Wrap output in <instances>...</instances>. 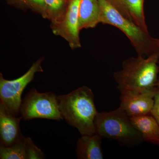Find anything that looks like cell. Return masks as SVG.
I'll return each instance as SVG.
<instances>
[{"label":"cell","instance_id":"cell-1","mask_svg":"<svg viewBox=\"0 0 159 159\" xmlns=\"http://www.w3.org/2000/svg\"><path fill=\"white\" fill-rule=\"evenodd\" d=\"M57 99L61 116L69 124L81 135L96 134L95 121L99 112L91 89L83 86L70 93L57 96Z\"/></svg>","mask_w":159,"mask_h":159},{"label":"cell","instance_id":"cell-2","mask_svg":"<svg viewBox=\"0 0 159 159\" xmlns=\"http://www.w3.org/2000/svg\"><path fill=\"white\" fill-rule=\"evenodd\" d=\"M159 52L148 57L138 55L125 60L113 77L120 93L146 90L156 87L159 74Z\"/></svg>","mask_w":159,"mask_h":159},{"label":"cell","instance_id":"cell-3","mask_svg":"<svg viewBox=\"0 0 159 159\" xmlns=\"http://www.w3.org/2000/svg\"><path fill=\"white\" fill-rule=\"evenodd\" d=\"M100 23L118 28L127 36L138 55L148 57L159 50L148 31H144L124 16L107 0H98Z\"/></svg>","mask_w":159,"mask_h":159},{"label":"cell","instance_id":"cell-4","mask_svg":"<svg viewBox=\"0 0 159 159\" xmlns=\"http://www.w3.org/2000/svg\"><path fill=\"white\" fill-rule=\"evenodd\" d=\"M95 126L96 134L122 145L133 146L143 141L130 118L119 107L115 110L98 113Z\"/></svg>","mask_w":159,"mask_h":159},{"label":"cell","instance_id":"cell-5","mask_svg":"<svg viewBox=\"0 0 159 159\" xmlns=\"http://www.w3.org/2000/svg\"><path fill=\"white\" fill-rule=\"evenodd\" d=\"M20 113L25 120L43 119L60 121L63 119L57 95L51 92L40 93L35 89L29 91L23 99Z\"/></svg>","mask_w":159,"mask_h":159},{"label":"cell","instance_id":"cell-6","mask_svg":"<svg viewBox=\"0 0 159 159\" xmlns=\"http://www.w3.org/2000/svg\"><path fill=\"white\" fill-rule=\"evenodd\" d=\"M43 60V58L38 60L25 74L17 79L7 80L0 74V102L15 116L17 117L20 113L24 89L34 79L36 73L43 72L41 66Z\"/></svg>","mask_w":159,"mask_h":159},{"label":"cell","instance_id":"cell-7","mask_svg":"<svg viewBox=\"0 0 159 159\" xmlns=\"http://www.w3.org/2000/svg\"><path fill=\"white\" fill-rule=\"evenodd\" d=\"M157 87L142 91H129L120 93L119 107L129 118L150 114Z\"/></svg>","mask_w":159,"mask_h":159},{"label":"cell","instance_id":"cell-8","mask_svg":"<svg viewBox=\"0 0 159 159\" xmlns=\"http://www.w3.org/2000/svg\"><path fill=\"white\" fill-rule=\"evenodd\" d=\"M81 0H70L64 17L54 27V34L67 41L72 49L81 47L79 37V10Z\"/></svg>","mask_w":159,"mask_h":159},{"label":"cell","instance_id":"cell-9","mask_svg":"<svg viewBox=\"0 0 159 159\" xmlns=\"http://www.w3.org/2000/svg\"><path fill=\"white\" fill-rule=\"evenodd\" d=\"M22 117L15 116L0 102L1 145L11 146L23 135L20 129Z\"/></svg>","mask_w":159,"mask_h":159},{"label":"cell","instance_id":"cell-10","mask_svg":"<svg viewBox=\"0 0 159 159\" xmlns=\"http://www.w3.org/2000/svg\"><path fill=\"white\" fill-rule=\"evenodd\" d=\"M101 139L102 137L97 134L81 135L77 143V159H103Z\"/></svg>","mask_w":159,"mask_h":159},{"label":"cell","instance_id":"cell-11","mask_svg":"<svg viewBox=\"0 0 159 159\" xmlns=\"http://www.w3.org/2000/svg\"><path fill=\"white\" fill-rule=\"evenodd\" d=\"M130 119L143 140L159 147V124L151 114Z\"/></svg>","mask_w":159,"mask_h":159},{"label":"cell","instance_id":"cell-12","mask_svg":"<svg viewBox=\"0 0 159 159\" xmlns=\"http://www.w3.org/2000/svg\"><path fill=\"white\" fill-rule=\"evenodd\" d=\"M98 0H81L79 10V29L94 28L100 21Z\"/></svg>","mask_w":159,"mask_h":159},{"label":"cell","instance_id":"cell-13","mask_svg":"<svg viewBox=\"0 0 159 159\" xmlns=\"http://www.w3.org/2000/svg\"><path fill=\"white\" fill-rule=\"evenodd\" d=\"M124 1L133 21L144 31H148L144 13V0Z\"/></svg>","mask_w":159,"mask_h":159},{"label":"cell","instance_id":"cell-14","mask_svg":"<svg viewBox=\"0 0 159 159\" xmlns=\"http://www.w3.org/2000/svg\"><path fill=\"white\" fill-rule=\"evenodd\" d=\"M25 144L26 138L22 135L11 146L1 145L0 159H27Z\"/></svg>","mask_w":159,"mask_h":159},{"label":"cell","instance_id":"cell-15","mask_svg":"<svg viewBox=\"0 0 159 159\" xmlns=\"http://www.w3.org/2000/svg\"><path fill=\"white\" fill-rule=\"evenodd\" d=\"M26 152L27 159H42L45 158L43 152L36 146L31 139L26 138Z\"/></svg>","mask_w":159,"mask_h":159},{"label":"cell","instance_id":"cell-16","mask_svg":"<svg viewBox=\"0 0 159 159\" xmlns=\"http://www.w3.org/2000/svg\"><path fill=\"white\" fill-rule=\"evenodd\" d=\"M46 11L51 15H55L62 9L64 0H45Z\"/></svg>","mask_w":159,"mask_h":159},{"label":"cell","instance_id":"cell-17","mask_svg":"<svg viewBox=\"0 0 159 159\" xmlns=\"http://www.w3.org/2000/svg\"><path fill=\"white\" fill-rule=\"evenodd\" d=\"M111 4L113 5L124 16L131 20L133 21L130 14L126 8L124 0H107Z\"/></svg>","mask_w":159,"mask_h":159},{"label":"cell","instance_id":"cell-18","mask_svg":"<svg viewBox=\"0 0 159 159\" xmlns=\"http://www.w3.org/2000/svg\"><path fill=\"white\" fill-rule=\"evenodd\" d=\"M152 116L156 120L159 124V88L158 87L157 91L154 99L153 107L151 111Z\"/></svg>","mask_w":159,"mask_h":159},{"label":"cell","instance_id":"cell-19","mask_svg":"<svg viewBox=\"0 0 159 159\" xmlns=\"http://www.w3.org/2000/svg\"><path fill=\"white\" fill-rule=\"evenodd\" d=\"M32 4L44 11H46L45 0H29Z\"/></svg>","mask_w":159,"mask_h":159},{"label":"cell","instance_id":"cell-20","mask_svg":"<svg viewBox=\"0 0 159 159\" xmlns=\"http://www.w3.org/2000/svg\"><path fill=\"white\" fill-rule=\"evenodd\" d=\"M154 42L157 48L159 50V39H154Z\"/></svg>","mask_w":159,"mask_h":159},{"label":"cell","instance_id":"cell-21","mask_svg":"<svg viewBox=\"0 0 159 159\" xmlns=\"http://www.w3.org/2000/svg\"><path fill=\"white\" fill-rule=\"evenodd\" d=\"M156 86L159 88V74L157 82V83Z\"/></svg>","mask_w":159,"mask_h":159},{"label":"cell","instance_id":"cell-22","mask_svg":"<svg viewBox=\"0 0 159 159\" xmlns=\"http://www.w3.org/2000/svg\"><path fill=\"white\" fill-rule=\"evenodd\" d=\"M18 1H20V2H22L24 3H26L27 2V0H18Z\"/></svg>","mask_w":159,"mask_h":159}]
</instances>
